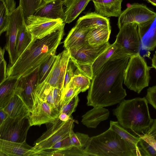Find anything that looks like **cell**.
<instances>
[{"instance_id": "d4e9b609", "label": "cell", "mask_w": 156, "mask_h": 156, "mask_svg": "<svg viewBox=\"0 0 156 156\" xmlns=\"http://www.w3.org/2000/svg\"><path fill=\"white\" fill-rule=\"evenodd\" d=\"M76 22L90 29L110 25L109 19L95 12L87 13L79 18Z\"/></svg>"}, {"instance_id": "484cf974", "label": "cell", "mask_w": 156, "mask_h": 156, "mask_svg": "<svg viewBox=\"0 0 156 156\" xmlns=\"http://www.w3.org/2000/svg\"><path fill=\"white\" fill-rule=\"evenodd\" d=\"M139 34L142 49L148 51L154 50L156 47V22Z\"/></svg>"}, {"instance_id": "7dc6e473", "label": "cell", "mask_w": 156, "mask_h": 156, "mask_svg": "<svg viewBox=\"0 0 156 156\" xmlns=\"http://www.w3.org/2000/svg\"><path fill=\"white\" fill-rule=\"evenodd\" d=\"M9 117L7 113L2 109H0V125Z\"/></svg>"}, {"instance_id": "8992f818", "label": "cell", "mask_w": 156, "mask_h": 156, "mask_svg": "<svg viewBox=\"0 0 156 156\" xmlns=\"http://www.w3.org/2000/svg\"><path fill=\"white\" fill-rule=\"evenodd\" d=\"M76 122L73 119L63 121L58 117L53 122L49 123L47 130L35 142L34 151L36 152L48 150L56 143L69 136Z\"/></svg>"}, {"instance_id": "5b68a950", "label": "cell", "mask_w": 156, "mask_h": 156, "mask_svg": "<svg viewBox=\"0 0 156 156\" xmlns=\"http://www.w3.org/2000/svg\"><path fill=\"white\" fill-rule=\"evenodd\" d=\"M151 68L140 53L131 56L125 70L124 84L128 89L140 94L149 85Z\"/></svg>"}, {"instance_id": "c3c4849f", "label": "cell", "mask_w": 156, "mask_h": 156, "mask_svg": "<svg viewBox=\"0 0 156 156\" xmlns=\"http://www.w3.org/2000/svg\"><path fill=\"white\" fill-rule=\"evenodd\" d=\"M59 119L62 121H66L69 120L73 119L72 116H70L65 113H61L59 115Z\"/></svg>"}, {"instance_id": "d6a6232c", "label": "cell", "mask_w": 156, "mask_h": 156, "mask_svg": "<svg viewBox=\"0 0 156 156\" xmlns=\"http://www.w3.org/2000/svg\"><path fill=\"white\" fill-rule=\"evenodd\" d=\"M57 57L55 54L51 56L39 67L38 73V84L46 79L51 72Z\"/></svg>"}, {"instance_id": "cb8c5ba5", "label": "cell", "mask_w": 156, "mask_h": 156, "mask_svg": "<svg viewBox=\"0 0 156 156\" xmlns=\"http://www.w3.org/2000/svg\"><path fill=\"white\" fill-rule=\"evenodd\" d=\"M18 81L7 79L0 83V109L4 108L15 94Z\"/></svg>"}, {"instance_id": "bcb514c9", "label": "cell", "mask_w": 156, "mask_h": 156, "mask_svg": "<svg viewBox=\"0 0 156 156\" xmlns=\"http://www.w3.org/2000/svg\"><path fill=\"white\" fill-rule=\"evenodd\" d=\"M146 133L151 136L156 141V119L154 120L151 127Z\"/></svg>"}, {"instance_id": "e0dca14e", "label": "cell", "mask_w": 156, "mask_h": 156, "mask_svg": "<svg viewBox=\"0 0 156 156\" xmlns=\"http://www.w3.org/2000/svg\"><path fill=\"white\" fill-rule=\"evenodd\" d=\"M95 12L105 17H119L122 0H92Z\"/></svg>"}, {"instance_id": "f907efd6", "label": "cell", "mask_w": 156, "mask_h": 156, "mask_svg": "<svg viewBox=\"0 0 156 156\" xmlns=\"http://www.w3.org/2000/svg\"><path fill=\"white\" fill-rule=\"evenodd\" d=\"M5 3L9 6H13L16 5V2L14 0H5Z\"/></svg>"}, {"instance_id": "52a82bcc", "label": "cell", "mask_w": 156, "mask_h": 156, "mask_svg": "<svg viewBox=\"0 0 156 156\" xmlns=\"http://www.w3.org/2000/svg\"><path fill=\"white\" fill-rule=\"evenodd\" d=\"M156 19V12L144 4L134 3L128 6L119 17L118 26L120 29L124 25L135 23L138 25L139 33L147 29Z\"/></svg>"}, {"instance_id": "44dd1931", "label": "cell", "mask_w": 156, "mask_h": 156, "mask_svg": "<svg viewBox=\"0 0 156 156\" xmlns=\"http://www.w3.org/2000/svg\"><path fill=\"white\" fill-rule=\"evenodd\" d=\"M92 0H63L65 23H69L85 9L89 2Z\"/></svg>"}, {"instance_id": "7a4b0ae2", "label": "cell", "mask_w": 156, "mask_h": 156, "mask_svg": "<svg viewBox=\"0 0 156 156\" xmlns=\"http://www.w3.org/2000/svg\"><path fill=\"white\" fill-rule=\"evenodd\" d=\"M65 24L55 31L30 43L14 64L8 65L6 79L19 80L26 77L55 55L64 34Z\"/></svg>"}, {"instance_id": "7402d4cb", "label": "cell", "mask_w": 156, "mask_h": 156, "mask_svg": "<svg viewBox=\"0 0 156 156\" xmlns=\"http://www.w3.org/2000/svg\"><path fill=\"white\" fill-rule=\"evenodd\" d=\"M111 32L110 25L90 28L87 37V42L95 46L105 43L108 41Z\"/></svg>"}, {"instance_id": "f1b7e54d", "label": "cell", "mask_w": 156, "mask_h": 156, "mask_svg": "<svg viewBox=\"0 0 156 156\" xmlns=\"http://www.w3.org/2000/svg\"><path fill=\"white\" fill-rule=\"evenodd\" d=\"M109 128L130 144L137 148L140 147L138 145L140 140L139 136H136L130 133L121 126L117 121H111Z\"/></svg>"}, {"instance_id": "74e56055", "label": "cell", "mask_w": 156, "mask_h": 156, "mask_svg": "<svg viewBox=\"0 0 156 156\" xmlns=\"http://www.w3.org/2000/svg\"><path fill=\"white\" fill-rule=\"evenodd\" d=\"M79 94V92L70 81L61 99L60 103V108Z\"/></svg>"}, {"instance_id": "7bdbcfd3", "label": "cell", "mask_w": 156, "mask_h": 156, "mask_svg": "<svg viewBox=\"0 0 156 156\" xmlns=\"http://www.w3.org/2000/svg\"><path fill=\"white\" fill-rule=\"evenodd\" d=\"M146 98L148 103L156 109V85L147 89Z\"/></svg>"}, {"instance_id": "f6af8a7d", "label": "cell", "mask_w": 156, "mask_h": 156, "mask_svg": "<svg viewBox=\"0 0 156 156\" xmlns=\"http://www.w3.org/2000/svg\"><path fill=\"white\" fill-rule=\"evenodd\" d=\"M62 94V89L56 87L53 88V96L55 105L56 108L59 111L60 109V103Z\"/></svg>"}, {"instance_id": "ffe728a7", "label": "cell", "mask_w": 156, "mask_h": 156, "mask_svg": "<svg viewBox=\"0 0 156 156\" xmlns=\"http://www.w3.org/2000/svg\"><path fill=\"white\" fill-rule=\"evenodd\" d=\"M2 109L8 114L9 117L12 118L24 117L29 116L30 114L26 104L20 97L16 94Z\"/></svg>"}, {"instance_id": "ac0fdd59", "label": "cell", "mask_w": 156, "mask_h": 156, "mask_svg": "<svg viewBox=\"0 0 156 156\" xmlns=\"http://www.w3.org/2000/svg\"><path fill=\"white\" fill-rule=\"evenodd\" d=\"M63 5V0L44 2L34 15L53 19H61L64 22L65 14Z\"/></svg>"}, {"instance_id": "83f0119b", "label": "cell", "mask_w": 156, "mask_h": 156, "mask_svg": "<svg viewBox=\"0 0 156 156\" xmlns=\"http://www.w3.org/2000/svg\"><path fill=\"white\" fill-rule=\"evenodd\" d=\"M53 88L44 81L38 84L35 90L36 100L47 102L56 107L53 96Z\"/></svg>"}, {"instance_id": "f546056e", "label": "cell", "mask_w": 156, "mask_h": 156, "mask_svg": "<svg viewBox=\"0 0 156 156\" xmlns=\"http://www.w3.org/2000/svg\"><path fill=\"white\" fill-rule=\"evenodd\" d=\"M118 46L115 42L110 45L96 59L92 64L94 75L99 69L111 58L117 48Z\"/></svg>"}, {"instance_id": "f35d334b", "label": "cell", "mask_w": 156, "mask_h": 156, "mask_svg": "<svg viewBox=\"0 0 156 156\" xmlns=\"http://www.w3.org/2000/svg\"><path fill=\"white\" fill-rule=\"evenodd\" d=\"M78 95L75 96L69 102L61 107L60 113H65L69 115L72 116V114L76 111L80 101Z\"/></svg>"}, {"instance_id": "60d3db41", "label": "cell", "mask_w": 156, "mask_h": 156, "mask_svg": "<svg viewBox=\"0 0 156 156\" xmlns=\"http://www.w3.org/2000/svg\"><path fill=\"white\" fill-rule=\"evenodd\" d=\"M140 140L138 144L139 147L147 156H156V150L149 143L139 136Z\"/></svg>"}, {"instance_id": "ab89813d", "label": "cell", "mask_w": 156, "mask_h": 156, "mask_svg": "<svg viewBox=\"0 0 156 156\" xmlns=\"http://www.w3.org/2000/svg\"><path fill=\"white\" fill-rule=\"evenodd\" d=\"M72 61L73 62L76 68L81 73L90 80H92L94 75L92 64L80 63Z\"/></svg>"}, {"instance_id": "5bb4252c", "label": "cell", "mask_w": 156, "mask_h": 156, "mask_svg": "<svg viewBox=\"0 0 156 156\" xmlns=\"http://www.w3.org/2000/svg\"><path fill=\"white\" fill-rule=\"evenodd\" d=\"M110 45L108 41L95 46L88 44L79 48L68 50L70 52V58L72 61L92 65L98 56Z\"/></svg>"}, {"instance_id": "d590c367", "label": "cell", "mask_w": 156, "mask_h": 156, "mask_svg": "<svg viewBox=\"0 0 156 156\" xmlns=\"http://www.w3.org/2000/svg\"><path fill=\"white\" fill-rule=\"evenodd\" d=\"M50 156H88L83 149L73 147L66 150L50 151Z\"/></svg>"}, {"instance_id": "9a60e30c", "label": "cell", "mask_w": 156, "mask_h": 156, "mask_svg": "<svg viewBox=\"0 0 156 156\" xmlns=\"http://www.w3.org/2000/svg\"><path fill=\"white\" fill-rule=\"evenodd\" d=\"M0 156H36L33 147L26 141L21 143L0 139Z\"/></svg>"}, {"instance_id": "1f68e13d", "label": "cell", "mask_w": 156, "mask_h": 156, "mask_svg": "<svg viewBox=\"0 0 156 156\" xmlns=\"http://www.w3.org/2000/svg\"><path fill=\"white\" fill-rule=\"evenodd\" d=\"M44 2L43 0H20L25 21L29 16L34 15Z\"/></svg>"}, {"instance_id": "836d02e7", "label": "cell", "mask_w": 156, "mask_h": 156, "mask_svg": "<svg viewBox=\"0 0 156 156\" xmlns=\"http://www.w3.org/2000/svg\"><path fill=\"white\" fill-rule=\"evenodd\" d=\"M10 13L5 0H0V35L6 31L9 25Z\"/></svg>"}, {"instance_id": "b9f144b4", "label": "cell", "mask_w": 156, "mask_h": 156, "mask_svg": "<svg viewBox=\"0 0 156 156\" xmlns=\"http://www.w3.org/2000/svg\"><path fill=\"white\" fill-rule=\"evenodd\" d=\"M70 136L56 143L48 150H63L70 149L72 147L69 143Z\"/></svg>"}, {"instance_id": "9c48e42d", "label": "cell", "mask_w": 156, "mask_h": 156, "mask_svg": "<svg viewBox=\"0 0 156 156\" xmlns=\"http://www.w3.org/2000/svg\"><path fill=\"white\" fill-rule=\"evenodd\" d=\"M30 126L29 116L8 117L0 125V139L19 143L25 141Z\"/></svg>"}, {"instance_id": "4fadbf2b", "label": "cell", "mask_w": 156, "mask_h": 156, "mask_svg": "<svg viewBox=\"0 0 156 156\" xmlns=\"http://www.w3.org/2000/svg\"><path fill=\"white\" fill-rule=\"evenodd\" d=\"M39 68L28 76L18 80L15 94L22 98L30 112L36 101L35 90L38 84Z\"/></svg>"}, {"instance_id": "e575fe53", "label": "cell", "mask_w": 156, "mask_h": 156, "mask_svg": "<svg viewBox=\"0 0 156 156\" xmlns=\"http://www.w3.org/2000/svg\"><path fill=\"white\" fill-rule=\"evenodd\" d=\"M90 137L86 134L72 131L70 135L69 143L72 147L84 150Z\"/></svg>"}, {"instance_id": "ee69618b", "label": "cell", "mask_w": 156, "mask_h": 156, "mask_svg": "<svg viewBox=\"0 0 156 156\" xmlns=\"http://www.w3.org/2000/svg\"><path fill=\"white\" fill-rule=\"evenodd\" d=\"M44 81L48 83L51 87L58 88L62 90L63 82L59 78L51 76L46 77Z\"/></svg>"}, {"instance_id": "4dcf8cb0", "label": "cell", "mask_w": 156, "mask_h": 156, "mask_svg": "<svg viewBox=\"0 0 156 156\" xmlns=\"http://www.w3.org/2000/svg\"><path fill=\"white\" fill-rule=\"evenodd\" d=\"M71 82L79 93L89 89L91 84L90 79L81 73L77 68Z\"/></svg>"}, {"instance_id": "ba28073f", "label": "cell", "mask_w": 156, "mask_h": 156, "mask_svg": "<svg viewBox=\"0 0 156 156\" xmlns=\"http://www.w3.org/2000/svg\"><path fill=\"white\" fill-rule=\"evenodd\" d=\"M119 29L115 42L121 53L125 57H130L139 53L141 41L138 24L127 23Z\"/></svg>"}, {"instance_id": "8fae6325", "label": "cell", "mask_w": 156, "mask_h": 156, "mask_svg": "<svg viewBox=\"0 0 156 156\" xmlns=\"http://www.w3.org/2000/svg\"><path fill=\"white\" fill-rule=\"evenodd\" d=\"M21 6H19L10 14L9 25L6 31L5 50L9 54L10 64L13 65L18 57L16 50V42L19 30L25 22Z\"/></svg>"}, {"instance_id": "4316f807", "label": "cell", "mask_w": 156, "mask_h": 156, "mask_svg": "<svg viewBox=\"0 0 156 156\" xmlns=\"http://www.w3.org/2000/svg\"><path fill=\"white\" fill-rule=\"evenodd\" d=\"M31 41V35L27 28L25 22L20 28L16 38V50L18 58L28 48Z\"/></svg>"}, {"instance_id": "681fc988", "label": "cell", "mask_w": 156, "mask_h": 156, "mask_svg": "<svg viewBox=\"0 0 156 156\" xmlns=\"http://www.w3.org/2000/svg\"><path fill=\"white\" fill-rule=\"evenodd\" d=\"M152 66L156 69V51L152 59Z\"/></svg>"}, {"instance_id": "d6986e66", "label": "cell", "mask_w": 156, "mask_h": 156, "mask_svg": "<svg viewBox=\"0 0 156 156\" xmlns=\"http://www.w3.org/2000/svg\"><path fill=\"white\" fill-rule=\"evenodd\" d=\"M109 111L104 107H94L82 116V123L87 128H96L109 117Z\"/></svg>"}, {"instance_id": "7c38bea8", "label": "cell", "mask_w": 156, "mask_h": 156, "mask_svg": "<svg viewBox=\"0 0 156 156\" xmlns=\"http://www.w3.org/2000/svg\"><path fill=\"white\" fill-rule=\"evenodd\" d=\"M60 114V111L48 103L37 99L35 104L29 115L30 126H40L53 122Z\"/></svg>"}, {"instance_id": "6da1fadb", "label": "cell", "mask_w": 156, "mask_h": 156, "mask_svg": "<svg viewBox=\"0 0 156 156\" xmlns=\"http://www.w3.org/2000/svg\"><path fill=\"white\" fill-rule=\"evenodd\" d=\"M111 57L94 75L87 97V105L105 107L119 103L127 94L122 87L129 59Z\"/></svg>"}, {"instance_id": "816d5d0a", "label": "cell", "mask_w": 156, "mask_h": 156, "mask_svg": "<svg viewBox=\"0 0 156 156\" xmlns=\"http://www.w3.org/2000/svg\"><path fill=\"white\" fill-rule=\"evenodd\" d=\"M153 5L156 6V0H146Z\"/></svg>"}, {"instance_id": "2e32d148", "label": "cell", "mask_w": 156, "mask_h": 156, "mask_svg": "<svg viewBox=\"0 0 156 156\" xmlns=\"http://www.w3.org/2000/svg\"><path fill=\"white\" fill-rule=\"evenodd\" d=\"M90 28L76 22L64 41L65 49H77L88 44L87 40Z\"/></svg>"}, {"instance_id": "277c9868", "label": "cell", "mask_w": 156, "mask_h": 156, "mask_svg": "<svg viewBox=\"0 0 156 156\" xmlns=\"http://www.w3.org/2000/svg\"><path fill=\"white\" fill-rule=\"evenodd\" d=\"M84 150L88 156H144L140 147L130 144L109 128L90 137Z\"/></svg>"}, {"instance_id": "f5cc1de1", "label": "cell", "mask_w": 156, "mask_h": 156, "mask_svg": "<svg viewBox=\"0 0 156 156\" xmlns=\"http://www.w3.org/2000/svg\"><path fill=\"white\" fill-rule=\"evenodd\" d=\"M44 2L45 3H47L49 2H50L51 1H52L54 0H43Z\"/></svg>"}, {"instance_id": "8d00e7d4", "label": "cell", "mask_w": 156, "mask_h": 156, "mask_svg": "<svg viewBox=\"0 0 156 156\" xmlns=\"http://www.w3.org/2000/svg\"><path fill=\"white\" fill-rule=\"evenodd\" d=\"M76 68V67L73 62L70 58L68 63L65 73L62 89V98L69 83L71 81L72 77L75 75L74 69Z\"/></svg>"}, {"instance_id": "30bf717a", "label": "cell", "mask_w": 156, "mask_h": 156, "mask_svg": "<svg viewBox=\"0 0 156 156\" xmlns=\"http://www.w3.org/2000/svg\"><path fill=\"white\" fill-rule=\"evenodd\" d=\"M25 21L32 36L31 42L55 31L65 23L61 19H53L35 15L28 17Z\"/></svg>"}, {"instance_id": "603a6c76", "label": "cell", "mask_w": 156, "mask_h": 156, "mask_svg": "<svg viewBox=\"0 0 156 156\" xmlns=\"http://www.w3.org/2000/svg\"><path fill=\"white\" fill-rule=\"evenodd\" d=\"M70 58V52L67 49H65L57 55L53 66L47 77L51 76L57 77L63 82L66 69Z\"/></svg>"}, {"instance_id": "3957f363", "label": "cell", "mask_w": 156, "mask_h": 156, "mask_svg": "<svg viewBox=\"0 0 156 156\" xmlns=\"http://www.w3.org/2000/svg\"><path fill=\"white\" fill-rule=\"evenodd\" d=\"M148 103L145 97L124 99L113 110V114L121 126L130 129L139 136L146 133L153 122L150 115Z\"/></svg>"}]
</instances>
